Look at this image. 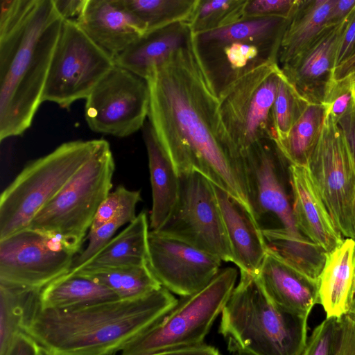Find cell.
Instances as JSON below:
<instances>
[{"mask_svg":"<svg viewBox=\"0 0 355 355\" xmlns=\"http://www.w3.org/2000/svg\"><path fill=\"white\" fill-rule=\"evenodd\" d=\"M148 121L180 173L197 171L246 206L241 153L221 125L218 98L189 42L153 68L146 79Z\"/></svg>","mask_w":355,"mask_h":355,"instance_id":"obj_1","label":"cell"},{"mask_svg":"<svg viewBox=\"0 0 355 355\" xmlns=\"http://www.w3.org/2000/svg\"><path fill=\"white\" fill-rule=\"evenodd\" d=\"M62 23L52 0H0L1 141L31 126Z\"/></svg>","mask_w":355,"mask_h":355,"instance_id":"obj_2","label":"cell"},{"mask_svg":"<svg viewBox=\"0 0 355 355\" xmlns=\"http://www.w3.org/2000/svg\"><path fill=\"white\" fill-rule=\"evenodd\" d=\"M178 300L164 287L141 297L69 309L31 307L21 331L44 355H114L161 320Z\"/></svg>","mask_w":355,"mask_h":355,"instance_id":"obj_3","label":"cell"},{"mask_svg":"<svg viewBox=\"0 0 355 355\" xmlns=\"http://www.w3.org/2000/svg\"><path fill=\"white\" fill-rule=\"evenodd\" d=\"M241 277L220 313L219 332L230 352L247 355H301L308 340V318L281 308L256 276Z\"/></svg>","mask_w":355,"mask_h":355,"instance_id":"obj_4","label":"cell"},{"mask_svg":"<svg viewBox=\"0 0 355 355\" xmlns=\"http://www.w3.org/2000/svg\"><path fill=\"white\" fill-rule=\"evenodd\" d=\"M289 20L248 18L219 29L192 34L196 53L217 96L251 71L279 64L281 43Z\"/></svg>","mask_w":355,"mask_h":355,"instance_id":"obj_5","label":"cell"},{"mask_svg":"<svg viewBox=\"0 0 355 355\" xmlns=\"http://www.w3.org/2000/svg\"><path fill=\"white\" fill-rule=\"evenodd\" d=\"M101 139L60 145L28 163L0 196V239L29 227L35 215L96 152Z\"/></svg>","mask_w":355,"mask_h":355,"instance_id":"obj_6","label":"cell"},{"mask_svg":"<svg viewBox=\"0 0 355 355\" xmlns=\"http://www.w3.org/2000/svg\"><path fill=\"white\" fill-rule=\"evenodd\" d=\"M114 170L110 144L101 139L90 159L35 215L29 227L80 248L101 204L110 193Z\"/></svg>","mask_w":355,"mask_h":355,"instance_id":"obj_7","label":"cell"},{"mask_svg":"<svg viewBox=\"0 0 355 355\" xmlns=\"http://www.w3.org/2000/svg\"><path fill=\"white\" fill-rule=\"evenodd\" d=\"M236 269L225 268L202 289L178 302L161 320L131 340L120 355H149L202 344L233 289Z\"/></svg>","mask_w":355,"mask_h":355,"instance_id":"obj_8","label":"cell"},{"mask_svg":"<svg viewBox=\"0 0 355 355\" xmlns=\"http://www.w3.org/2000/svg\"><path fill=\"white\" fill-rule=\"evenodd\" d=\"M281 74L278 63L263 65L234 81L218 96L221 125L240 153L256 141H277L272 112Z\"/></svg>","mask_w":355,"mask_h":355,"instance_id":"obj_9","label":"cell"},{"mask_svg":"<svg viewBox=\"0 0 355 355\" xmlns=\"http://www.w3.org/2000/svg\"><path fill=\"white\" fill-rule=\"evenodd\" d=\"M114 66V58L92 42L76 21L63 20L42 102L68 109L75 101L86 99Z\"/></svg>","mask_w":355,"mask_h":355,"instance_id":"obj_10","label":"cell"},{"mask_svg":"<svg viewBox=\"0 0 355 355\" xmlns=\"http://www.w3.org/2000/svg\"><path fill=\"white\" fill-rule=\"evenodd\" d=\"M246 196L250 211L261 230L279 228L294 233L297 230L292 208L290 163L274 139L256 141L241 152ZM301 234V233H300Z\"/></svg>","mask_w":355,"mask_h":355,"instance_id":"obj_11","label":"cell"},{"mask_svg":"<svg viewBox=\"0 0 355 355\" xmlns=\"http://www.w3.org/2000/svg\"><path fill=\"white\" fill-rule=\"evenodd\" d=\"M177 201L162 226L155 230L186 242L221 261H232L214 184L197 171L179 174Z\"/></svg>","mask_w":355,"mask_h":355,"instance_id":"obj_12","label":"cell"},{"mask_svg":"<svg viewBox=\"0 0 355 355\" xmlns=\"http://www.w3.org/2000/svg\"><path fill=\"white\" fill-rule=\"evenodd\" d=\"M306 168L338 230L345 239L355 240V163L343 130L327 111L320 138Z\"/></svg>","mask_w":355,"mask_h":355,"instance_id":"obj_13","label":"cell"},{"mask_svg":"<svg viewBox=\"0 0 355 355\" xmlns=\"http://www.w3.org/2000/svg\"><path fill=\"white\" fill-rule=\"evenodd\" d=\"M80 250L54 234L28 227L0 239V283L42 289L72 268Z\"/></svg>","mask_w":355,"mask_h":355,"instance_id":"obj_14","label":"cell"},{"mask_svg":"<svg viewBox=\"0 0 355 355\" xmlns=\"http://www.w3.org/2000/svg\"><path fill=\"white\" fill-rule=\"evenodd\" d=\"M149 104L147 80L115 64L86 98L85 117L93 132L125 137L143 128Z\"/></svg>","mask_w":355,"mask_h":355,"instance_id":"obj_15","label":"cell"},{"mask_svg":"<svg viewBox=\"0 0 355 355\" xmlns=\"http://www.w3.org/2000/svg\"><path fill=\"white\" fill-rule=\"evenodd\" d=\"M147 265L161 286L182 297L205 287L218 273L221 260L181 240L150 231Z\"/></svg>","mask_w":355,"mask_h":355,"instance_id":"obj_16","label":"cell"},{"mask_svg":"<svg viewBox=\"0 0 355 355\" xmlns=\"http://www.w3.org/2000/svg\"><path fill=\"white\" fill-rule=\"evenodd\" d=\"M350 15L339 24L326 27L305 49L281 67L286 79L310 103L323 104L334 80L336 53Z\"/></svg>","mask_w":355,"mask_h":355,"instance_id":"obj_17","label":"cell"},{"mask_svg":"<svg viewBox=\"0 0 355 355\" xmlns=\"http://www.w3.org/2000/svg\"><path fill=\"white\" fill-rule=\"evenodd\" d=\"M98 46L114 58L146 33L121 0H87L76 21Z\"/></svg>","mask_w":355,"mask_h":355,"instance_id":"obj_18","label":"cell"},{"mask_svg":"<svg viewBox=\"0 0 355 355\" xmlns=\"http://www.w3.org/2000/svg\"><path fill=\"white\" fill-rule=\"evenodd\" d=\"M255 276L273 302L295 315L308 318L319 302V280L304 275L270 248Z\"/></svg>","mask_w":355,"mask_h":355,"instance_id":"obj_19","label":"cell"},{"mask_svg":"<svg viewBox=\"0 0 355 355\" xmlns=\"http://www.w3.org/2000/svg\"><path fill=\"white\" fill-rule=\"evenodd\" d=\"M293 214L299 232L328 254L344 241L311 180L307 168L290 164Z\"/></svg>","mask_w":355,"mask_h":355,"instance_id":"obj_20","label":"cell"},{"mask_svg":"<svg viewBox=\"0 0 355 355\" xmlns=\"http://www.w3.org/2000/svg\"><path fill=\"white\" fill-rule=\"evenodd\" d=\"M214 187L232 262L240 271L256 275L269 248L262 231L246 206L222 189Z\"/></svg>","mask_w":355,"mask_h":355,"instance_id":"obj_21","label":"cell"},{"mask_svg":"<svg viewBox=\"0 0 355 355\" xmlns=\"http://www.w3.org/2000/svg\"><path fill=\"white\" fill-rule=\"evenodd\" d=\"M191 35L184 21L147 32L114 58L115 64L146 80L153 68L187 44Z\"/></svg>","mask_w":355,"mask_h":355,"instance_id":"obj_22","label":"cell"},{"mask_svg":"<svg viewBox=\"0 0 355 355\" xmlns=\"http://www.w3.org/2000/svg\"><path fill=\"white\" fill-rule=\"evenodd\" d=\"M142 132L148 158L153 197L150 227V231H155L162 226L173 209L179 194L180 179L149 121L145 122Z\"/></svg>","mask_w":355,"mask_h":355,"instance_id":"obj_23","label":"cell"},{"mask_svg":"<svg viewBox=\"0 0 355 355\" xmlns=\"http://www.w3.org/2000/svg\"><path fill=\"white\" fill-rule=\"evenodd\" d=\"M355 268V240L345 238L329 253L319 277V302L327 318H339L347 311Z\"/></svg>","mask_w":355,"mask_h":355,"instance_id":"obj_24","label":"cell"},{"mask_svg":"<svg viewBox=\"0 0 355 355\" xmlns=\"http://www.w3.org/2000/svg\"><path fill=\"white\" fill-rule=\"evenodd\" d=\"M149 232L147 214L143 211L78 270H98L147 264Z\"/></svg>","mask_w":355,"mask_h":355,"instance_id":"obj_25","label":"cell"},{"mask_svg":"<svg viewBox=\"0 0 355 355\" xmlns=\"http://www.w3.org/2000/svg\"><path fill=\"white\" fill-rule=\"evenodd\" d=\"M120 300L110 288L69 272L41 289L39 305L45 309H69Z\"/></svg>","mask_w":355,"mask_h":355,"instance_id":"obj_26","label":"cell"},{"mask_svg":"<svg viewBox=\"0 0 355 355\" xmlns=\"http://www.w3.org/2000/svg\"><path fill=\"white\" fill-rule=\"evenodd\" d=\"M334 0H300L289 20L279 49L282 65L305 49L328 26Z\"/></svg>","mask_w":355,"mask_h":355,"instance_id":"obj_27","label":"cell"},{"mask_svg":"<svg viewBox=\"0 0 355 355\" xmlns=\"http://www.w3.org/2000/svg\"><path fill=\"white\" fill-rule=\"evenodd\" d=\"M261 231L271 250L304 275L319 280L329 254L322 248L302 234L286 229Z\"/></svg>","mask_w":355,"mask_h":355,"instance_id":"obj_28","label":"cell"},{"mask_svg":"<svg viewBox=\"0 0 355 355\" xmlns=\"http://www.w3.org/2000/svg\"><path fill=\"white\" fill-rule=\"evenodd\" d=\"M325 115L326 108L323 104L309 103L287 136L276 141L291 164L307 167L320 138Z\"/></svg>","mask_w":355,"mask_h":355,"instance_id":"obj_29","label":"cell"},{"mask_svg":"<svg viewBox=\"0 0 355 355\" xmlns=\"http://www.w3.org/2000/svg\"><path fill=\"white\" fill-rule=\"evenodd\" d=\"M70 272L105 286L121 300L141 297L162 287L147 264L98 270L80 269Z\"/></svg>","mask_w":355,"mask_h":355,"instance_id":"obj_30","label":"cell"},{"mask_svg":"<svg viewBox=\"0 0 355 355\" xmlns=\"http://www.w3.org/2000/svg\"><path fill=\"white\" fill-rule=\"evenodd\" d=\"M40 291L0 283V355H6L15 337L21 331Z\"/></svg>","mask_w":355,"mask_h":355,"instance_id":"obj_31","label":"cell"},{"mask_svg":"<svg viewBox=\"0 0 355 355\" xmlns=\"http://www.w3.org/2000/svg\"><path fill=\"white\" fill-rule=\"evenodd\" d=\"M198 0H121L146 33L190 19Z\"/></svg>","mask_w":355,"mask_h":355,"instance_id":"obj_32","label":"cell"},{"mask_svg":"<svg viewBox=\"0 0 355 355\" xmlns=\"http://www.w3.org/2000/svg\"><path fill=\"white\" fill-rule=\"evenodd\" d=\"M247 0H198L187 22L193 35L219 29L244 19Z\"/></svg>","mask_w":355,"mask_h":355,"instance_id":"obj_33","label":"cell"},{"mask_svg":"<svg viewBox=\"0 0 355 355\" xmlns=\"http://www.w3.org/2000/svg\"><path fill=\"white\" fill-rule=\"evenodd\" d=\"M309 103L286 79L282 71L272 112L276 141L287 136Z\"/></svg>","mask_w":355,"mask_h":355,"instance_id":"obj_34","label":"cell"},{"mask_svg":"<svg viewBox=\"0 0 355 355\" xmlns=\"http://www.w3.org/2000/svg\"><path fill=\"white\" fill-rule=\"evenodd\" d=\"M136 217V207H130L95 230L89 231L87 237L88 244L75 258L71 270H76L83 266L112 239L121 226L130 223Z\"/></svg>","mask_w":355,"mask_h":355,"instance_id":"obj_35","label":"cell"},{"mask_svg":"<svg viewBox=\"0 0 355 355\" xmlns=\"http://www.w3.org/2000/svg\"><path fill=\"white\" fill-rule=\"evenodd\" d=\"M323 105L337 123L355 108V72L333 81Z\"/></svg>","mask_w":355,"mask_h":355,"instance_id":"obj_36","label":"cell"},{"mask_svg":"<svg viewBox=\"0 0 355 355\" xmlns=\"http://www.w3.org/2000/svg\"><path fill=\"white\" fill-rule=\"evenodd\" d=\"M141 200L139 191H131L123 185L118 186L101 204L89 231L112 220L127 208L136 207Z\"/></svg>","mask_w":355,"mask_h":355,"instance_id":"obj_37","label":"cell"},{"mask_svg":"<svg viewBox=\"0 0 355 355\" xmlns=\"http://www.w3.org/2000/svg\"><path fill=\"white\" fill-rule=\"evenodd\" d=\"M300 0H247L244 19L281 17L290 19Z\"/></svg>","mask_w":355,"mask_h":355,"instance_id":"obj_38","label":"cell"},{"mask_svg":"<svg viewBox=\"0 0 355 355\" xmlns=\"http://www.w3.org/2000/svg\"><path fill=\"white\" fill-rule=\"evenodd\" d=\"M338 318H327L318 324L308 338L301 355H332Z\"/></svg>","mask_w":355,"mask_h":355,"instance_id":"obj_39","label":"cell"},{"mask_svg":"<svg viewBox=\"0 0 355 355\" xmlns=\"http://www.w3.org/2000/svg\"><path fill=\"white\" fill-rule=\"evenodd\" d=\"M332 355H355V319L347 314L337 319Z\"/></svg>","mask_w":355,"mask_h":355,"instance_id":"obj_40","label":"cell"},{"mask_svg":"<svg viewBox=\"0 0 355 355\" xmlns=\"http://www.w3.org/2000/svg\"><path fill=\"white\" fill-rule=\"evenodd\" d=\"M355 53V8L340 40L336 58V68Z\"/></svg>","mask_w":355,"mask_h":355,"instance_id":"obj_41","label":"cell"},{"mask_svg":"<svg viewBox=\"0 0 355 355\" xmlns=\"http://www.w3.org/2000/svg\"><path fill=\"white\" fill-rule=\"evenodd\" d=\"M6 355H44L40 345L23 331L15 337Z\"/></svg>","mask_w":355,"mask_h":355,"instance_id":"obj_42","label":"cell"},{"mask_svg":"<svg viewBox=\"0 0 355 355\" xmlns=\"http://www.w3.org/2000/svg\"><path fill=\"white\" fill-rule=\"evenodd\" d=\"M53 6L63 20L76 21L85 9L87 0H52Z\"/></svg>","mask_w":355,"mask_h":355,"instance_id":"obj_43","label":"cell"},{"mask_svg":"<svg viewBox=\"0 0 355 355\" xmlns=\"http://www.w3.org/2000/svg\"><path fill=\"white\" fill-rule=\"evenodd\" d=\"M355 8V0H334L327 25L334 26L346 19Z\"/></svg>","mask_w":355,"mask_h":355,"instance_id":"obj_44","label":"cell"},{"mask_svg":"<svg viewBox=\"0 0 355 355\" xmlns=\"http://www.w3.org/2000/svg\"><path fill=\"white\" fill-rule=\"evenodd\" d=\"M338 125L343 130L355 163V108L343 117Z\"/></svg>","mask_w":355,"mask_h":355,"instance_id":"obj_45","label":"cell"},{"mask_svg":"<svg viewBox=\"0 0 355 355\" xmlns=\"http://www.w3.org/2000/svg\"><path fill=\"white\" fill-rule=\"evenodd\" d=\"M149 355H220L214 347L201 344L193 347L160 352Z\"/></svg>","mask_w":355,"mask_h":355,"instance_id":"obj_46","label":"cell"},{"mask_svg":"<svg viewBox=\"0 0 355 355\" xmlns=\"http://www.w3.org/2000/svg\"><path fill=\"white\" fill-rule=\"evenodd\" d=\"M355 72V53L334 70V79L338 80Z\"/></svg>","mask_w":355,"mask_h":355,"instance_id":"obj_47","label":"cell"},{"mask_svg":"<svg viewBox=\"0 0 355 355\" xmlns=\"http://www.w3.org/2000/svg\"><path fill=\"white\" fill-rule=\"evenodd\" d=\"M346 314L355 319V268L353 282L348 298L347 311Z\"/></svg>","mask_w":355,"mask_h":355,"instance_id":"obj_48","label":"cell"},{"mask_svg":"<svg viewBox=\"0 0 355 355\" xmlns=\"http://www.w3.org/2000/svg\"><path fill=\"white\" fill-rule=\"evenodd\" d=\"M352 218H353V226H354V235H355V200H354L353 208H352Z\"/></svg>","mask_w":355,"mask_h":355,"instance_id":"obj_49","label":"cell"},{"mask_svg":"<svg viewBox=\"0 0 355 355\" xmlns=\"http://www.w3.org/2000/svg\"><path fill=\"white\" fill-rule=\"evenodd\" d=\"M235 355H247V354H236Z\"/></svg>","mask_w":355,"mask_h":355,"instance_id":"obj_50","label":"cell"}]
</instances>
